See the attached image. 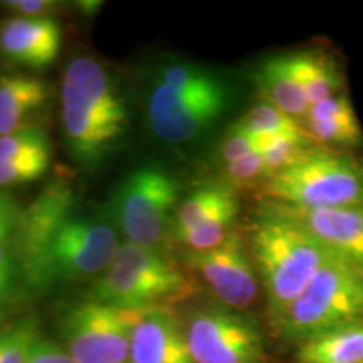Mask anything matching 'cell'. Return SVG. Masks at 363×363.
<instances>
[{"label": "cell", "mask_w": 363, "mask_h": 363, "mask_svg": "<svg viewBox=\"0 0 363 363\" xmlns=\"http://www.w3.org/2000/svg\"><path fill=\"white\" fill-rule=\"evenodd\" d=\"M158 83L179 93H212L225 88H233L225 74L214 67L194 61H172L162 62L152 76Z\"/></svg>", "instance_id": "cell-20"}, {"label": "cell", "mask_w": 363, "mask_h": 363, "mask_svg": "<svg viewBox=\"0 0 363 363\" xmlns=\"http://www.w3.org/2000/svg\"><path fill=\"white\" fill-rule=\"evenodd\" d=\"M11 11L21 13L22 17H44L49 11L56 9V2L51 0H9L4 2Z\"/></svg>", "instance_id": "cell-33"}, {"label": "cell", "mask_w": 363, "mask_h": 363, "mask_svg": "<svg viewBox=\"0 0 363 363\" xmlns=\"http://www.w3.org/2000/svg\"><path fill=\"white\" fill-rule=\"evenodd\" d=\"M29 363H76L72 358L69 357V353L59 348L57 345H54L51 342H40L38 340V343L34 345L33 353H30Z\"/></svg>", "instance_id": "cell-32"}, {"label": "cell", "mask_w": 363, "mask_h": 363, "mask_svg": "<svg viewBox=\"0 0 363 363\" xmlns=\"http://www.w3.org/2000/svg\"><path fill=\"white\" fill-rule=\"evenodd\" d=\"M35 343V328L29 321L0 331V363H29Z\"/></svg>", "instance_id": "cell-25"}, {"label": "cell", "mask_w": 363, "mask_h": 363, "mask_svg": "<svg viewBox=\"0 0 363 363\" xmlns=\"http://www.w3.org/2000/svg\"><path fill=\"white\" fill-rule=\"evenodd\" d=\"M262 194L269 202L308 211L363 206V165L345 153L316 147L262 182Z\"/></svg>", "instance_id": "cell-4"}, {"label": "cell", "mask_w": 363, "mask_h": 363, "mask_svg": "<svg viewBox=\"0 0 363 363\" xmlns=\"http://www.w3.org/2000/svg\"><path fill=\"white\" fill-rule=\"evenodd\" d=\"M235 125L246 130L247 133H251L254 138L305 131L301 123H298L296 118L286 115V113L279 111L278 108L262 101L254 104L246 115L240 118L239 121H235Z\"/></svg>", "instance_id": "cell-23"}, {"label": "cell", "mask_w": 363, "mask_h": 363, "mask_svg": "<svg viewBox=\"0 0 363 363\" xmlns=\"http://www.w3.org/2000/svg\"><path fill=\"white\" fill-rule=\"evenodd\" d=\"M254 152H259L256 138L234 123L219 145V160L225 165Z\"/></svg>", "instance_id": "cell-28"}, {"label": "cell", "mask_w": 363, "mask_h": 363, "mask_svg": "<svg viewBox=\"0 0 363 363\" xmlns=\"http://www.w3.org/2000/svg\"><path fill=\"white\" fill-rule=\"evenodd\" d=\"M224 172V182L238 190L239 187H247L257 182L266 180V167L259 152L249 153V155L239 158V160L225 163L222 167Z\"/></svg>", "instance_id": "cell-26"}, {"label": "cell", "mask_w": 363, "mask_h": 363, "mask_svg": "<svg viewBox=\"0 0 363 363\" xmlns=\"http://www.w3.org/2000/svg\"><path fill=\"white\" fill-rule=\"evenodd\" d=\"M140 313L93 299L71 308L62 320L67 353L76 363H126Z\"/></svg>", "instance_id": "cell-10"}, {"label": "cell", "mask_w": 363, "mask_h": 363, "mask_svg": "<svg viewBox=\"0 0 363 363\" xmlns=\"http://www.w3.org/2000/svg\"><path fill=\"white\" fill-rule=\"evenodd\" d=\"M180 195V182L172 172L145 163L120 180L104 212L126 242L155 249L172 234Z\"/></svg>", "instance_id": "cell-5"}, {"label": "cell", "mask_w": 363, "mask_h": 363, "mask_svg": "<svg viewBox=\"0 0 363 363\" xmlns=\"http://www.w3.org/2000/svg\"><path fill=\"white\" fill-rule=\"evenodd\" d=\"M185 340L194 363H264V340L256 321L224 305L190 316Z\"/></svg>", "instance_id": "cell-9"}, {"label": "cell", "mask_w": 363, "mask_h": 363, "mask_svg": "<svg viewBox=\"0 0 363 363\" xmlns=\"http://www.w3.org/2000/svg\"><path fill=\"white\" fill-rule=\"evenodd\" d=\"M234 103V88L212 93H179L150 81L147 120L157 140L167 145H187L219 123Z\"/></svg>", "instance_id": "cell-8"}, {"label": "cell", "mask_w": 363, "mask_h": 363, "mask_svg": "<svg viewBox=\"0 0 363 363\" xmlns=\"http://www.w3.org/2000/svg\"><path fill=\"white\" fill-rule=\"evenodd\" d=\"M21 208L16 199L7 192H0V242H9L19 220Z\"/></svg>", "instance_id": "cell-31"}, {"label": "cell", "mask_w": 363, "mask_h": 363, "mask_svg": "<svg viewBox=\"0 0 363 363\" xmlns=\"http://www.w3.org/2000/svg\"><path fill=\"white\" fill-rule=\"evenodd\" d=\"M240 208L239 192L224 180L207 182L192 190L180 202L175 212L170 238H180L195 227L208 224L220 217H238Z\"/></svg>", "instance_id": "cell-17"}, {"label": "cell", "mask_w": 363, "mask_h": 363, "mask_svg": "<svg viewBox=\"0 0 363 363\" xmlns=\"http://www.w3.org/2000/svg\"><path fill=\"white\" fill-rule=\"evenodd\" d=\"M278 206L305 225L331 252L363 272V206L318 211Z\"/></svg>", "instance_id": "cell-13"}, {"label": "cell", "mask_w": 363, "mask_h": 363, "mask_svg": "<svg viewBox=\"0 0 363 363\" xmlns=\"http://www.w3.org/2000/svg\"><path fill=\"white\" fill-rule=\"evenodd\" d=\"M301 126L318 145L338 148H357L363 145V131L357 115L331 121H303Z\"/></svg>", "instance_id": "cell-24"}, {"label": "cell", "mask_w": 363, "mask_h": 363, "mask_svg": "<svg viewBox=\"0 0 363 363\" xmlns=\"http://www.w3.org/2000/svg\"><path fill=\"white\" fill-rule=\"evenodd\" d=\"M19 276V264L11 244L0 242V306L12 296Z\"/></svg>", "instance_id": "cell-30"}, {"label": "cell", "mask_w": 363, "mask_h": 363, "mask_svg": "<svg viewBox=\"0 0 363 363\" xmlns=\"http://www.w3.org/2000/svg\"><path fill=\"white\" fill-rule=\"evenodd\" d=\"M130 363H194L185 333L167 308L143 310L130 342Z\"/></svg>", "instance_id": "cell-14"}, {"label": "cell", "mask_w": 363, "mask_h": 363, "mask_svg": "<svg viewBox=\"0 0 363 363\" xmlns=\"http://www.w3.org/2000/svg\"><path fill=\"white\" fill-rule=\"evenodd\" d=\"M352 115H355V110H353L350 98L347 93H340L337 96H331L310 106L303 121H331Z\"/></svg>", "instance_id": "cell-29"}, {"label": "cell", "mask_w": 363, "mask_h": 363, "mask_svg": "<svg viewBox=\"0 0 363 363\" xmlns=\"http://www.w3.org/2000/svg\"><path fill=\"white\" fill-rule=\"evenodd\" d=\"M190 291L187 276L157 249L120 244L111 266L98 276L91 299L120 310L162 308Z\"/></svg>", "instance_id": "cell-6"}, {"label": "cell", "mask_w": 363, "mask_h": 363, "mask_svg": "<svg viewBox=\"0 0 363 363\" xmlns=\"http://www.w3.org/2000/svg\"><path fill=\"white\" fill-rule=\"evenodd\" d=\"M51 165V158L0 163V187H16L39 180Z\"/></svg>", "instance_id": "cell-27"}, {"label": "cell", "mask_w": 363, "mask_h": 363, "mask_svg": "<svg viewBox=\"0 0 363 363\" xmlns=\"http://www.w3.org/2000/svg\"><path fill=\"white\" fill-rule=\"evenodd\" d=\"M298 363H363V321L299 343Z\"/></svg>", "instance_id": "cell-19"}, {"label": "cell", "mask_w": 363, "mask_h": 363, "mask_svg": "<svg viewBox=\"0 0 363 363\" xmlns=\"http://www.w3.org/2000/svg\"><path fill=\"white\" fill-rule=\"evenodd\" d=\"M254 86L262 103L271 104L296 120H305L310 103L294 72L291 54L264 59L254 71Z\"/></svg>", "instance_id": "cell-16"}, {"label": "cell", "mask_w": 363, "mask_h": 363, "mask_svg": "<svg viewBox=\"0 0 363 363\" xmlns=\"http://www.w3.org/2000/svg\"><path fill=\"white\" fill-rule=\"evenodd\" d=\"M61 48V26L51 16H17L0 22V59L9 65L45 69L56 61Z\"/></svg>", "instance_id": "cell-12"}, {"label": "cell", "mask_w": 363, "mask_h": 363, "mask_svg": "<svg viewBox=\"0 0 363 363\" xmlns=\"http://www.w3.org/2000/svg\"><path fill=\"white\" fill-rule=\"evenodd\" d=\"M256 142L257 147H259L262 160H264L267 175L266 179L288 169L293 163L308 155L313 148L320 147V145L313 142L305 131L262 136V138H256Z\"/></svg>", "instance_id": "cell-21"}, {"label": "cell", "mask_w": 363, "mask_h": 363, "mask_svg": "<svg viewBox=\"0 0 363 363\" xmlns=\"http://www.w3.org/2000/svg\"><path fill=\"white\" fill-rule=\"evenodd\" d=\"M61 123L67 152L86 172L99 170L125 142L130 111L113 72L91 56L67 65L61 81Z\"/></svg>", "instance_id": "cell-2"}, {"label": "cell", "mask_w": 363, "mask_h": 363, "mask_svg": "<svg viewBox=\"0 0 363 363\" xmlns=\"http://www.w3.org/2000/svg\"><path fill=\"white\" fill-rule=\"evenodd\" d=\"M103 4L101 2H79L78 7L81 12H84L86 16H93L94 12L99 11V7H101Z\"/></svg>", "instance_id": "cell-34"}, {"label": "cell", "mask_w": 363, "mask_h": 363, "mask_svg": "<svg viewBox=\"0 0 363 363\" xmlns=\"http://www.w3.org/2000/svg\"><path fill=\"white\" fill-rule=\"evenodd\" d=\"M51 96V86L38 76L0 74V136L38 126L34 118L48 108Z\"/></svg>", "instance_id": "cell-15"}, {"label": "cell", "mask_w": 363, "mask_h": 363, "mask_svg": "<svg viewBox=\"0 0 363 363\" xmlns=\"http://www.w3.org/2000/svg\"><path fill=\"white\" fill-rule=\"evenodd\" d=\"M33 158H51V142L39 125L0 136V163Z\"/></svg>", "instance_id": "cell-22"}, {"label": "cell", "mask_w": 363, "mask_h": 363, "mask_svg": "<svg viewBox=\"0 0 363 363\" xmlns=\"http://www.w3.org/2000/svg\"><path fill=\"white\" fill-rule=\"evenodd\" d=\"M187 264L206 281L222 305L235 311L251 306L259 293V276L247 242L238 230L214 249L190 252Z\"/></svg>", "instance_id": "cell-11"}, {"label": "cell", "mask_w": 363, "mask_h": 363, "mask_svg": "<svg viewBox=\"0 0 363 363\" xmlns=\"http://www.w3.org/2000/svg\"><path fill=\"white\" fill-rule=\"evenodd\" d=\"M291 62L310 106L345 93L343 74L338 62L321 49L293 52Z\"/></svg>", "instance_id": "cell-18"}, {"label": "cell", "mask_w": 363, "mask_h": 363, "mask_svg": "<svg viewBox=\"0 0 363 363\" xmlns=\"http://www.w3.org/2000/svg\"><path fill=\"white\" fill-rule=\"evenodd\" d=\"M118 247V230L106 212L81 207L65 179L51 182L21 208L12 234L21 278L34 293L103 274Z\"/></svg>", "instance_id": "cell-1"}, {"label": "cell", "mask_w": 363, "mask_h": 363, "mask_svg": "<svg viewBox=\"0 0 363 363\" xmlns=\"http://www.w3.org/2000/svg\"><path fill=\"white\" fill-rule=\"evenodd\" d=\"M357 321H363V272L333 254L276 330L299 345Z\"/></svg>", "instance_id": "cell-7"}, {"label": "cell", "mask_w": 363, "mask_h": 363, "mask_svg": "<svg viewBox=\"0 0 363 363\" xmlns=\"http://www.w3.org/2000/svg\"><path fill=\"white\" fill-rule=\"evenodd\" d=\"M247 247L276 328L335 254L274 202L262 203L252 217Z\"/></svg>", "instance_id": "cell-3"}]
</instances>
